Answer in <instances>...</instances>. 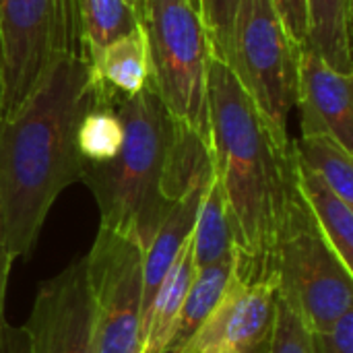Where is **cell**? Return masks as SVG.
<instances>
[{
	"label": "cell",
	"mask_w": 353,
	"mask_h": 353,
	"mask_svg": "<svg viewBox=\"0 0 353 353\" xmlns=\"http://www.w3.org/2000/svg\"><path fill=\"white\" fill-rule=\"evenodd\" d=\"M209 180L194 186L192 190H188L186 194H182L178 201L172 203L161 225L157 228L155 236L151 238L149 246L145 248V256H143V316L149 310V306H151L161 281L165 279L170 267L174 265L176 256L180 254V250L192 236L196 211H199V205H201V199H203V192H205ZM143 316H141V323H143Z\"/></svg>",
	"instance_id": "12"
},
{
	"label": "cell",
	"mask_w": 353,
	"mask_h": 353,
	"mask_svg": "<svg viewBox=\"0 0 353 353\" xmlns=\"http://www.w3.org/2000/svg\"><path fill=\"white\" fill-rule=\"evenodd\" d=\"M316 353H353V310L345 312L331 329L314 335Z\"/></svg>",
	"instance_id": "24"
},
{
	"label": "cell",
	"mask_w": 353,
	"mask_h": 353,
	"mask_svg": "<svg viewBox=\"0 0 353 353\" xmlns=\"http://www.w3.org/2000/svg\"><path fill=\"white\" fill-rule=\"evenodd\" d=\"M353 74L331 68L302 43L298 99L302 137L327 134L353 153Z\"/></svg>",
	"instance_id": "11"
},
{
	"label": "cell",
	"mask_w": 353,
	"mask_h": 353,
	"mask_svg": "<svg viewBox=\"0 0 353 353\" xmlns=\"http://www.w3.org/2000/svg\"><path fill=\"white\" fill-rule=\"evenodd\" d=\"M298 184L325 240L343 263V267L353 273V207L341 201L316 174L306 170L300 161Z\"/></svg>",
	"instance_id": "15"
},
{
	"label": "cell",
	"mask_w": 353,
	"mask_h": 353,
	"mask_svg": "<svg viewBox=\"0 0 353 353\" xmlns=\"http://www.w3.org/2000/svg\"><path fill=\"white\" fill-rule=\"evenodd\" d=\"M331 68L353 74L352 0H306V39Z\"/></svg>",
	"instance_id": "14"
},
{
	"label": "cell",
	"mask_w": 353,
	"mask_h": 353,
	"mask_svg": "<svg viewBox=\"0 0 353 353\" xmlns=\"http://www.w3.org/2000/svg\"><path fill=\"white\" fill-rule=\"evenodd\" d=\"M0 118H8L43 83L56 62L87 56L77 0H0Z\"/></svg>",
	"instance_id": "5"
},
{
	"label": "cell",
	"mask_w": 353,
	"mask_h": 353,
	"mask_svg": "<svg viewBox=\"0 0 353 353\" xmlns=\"http://www.w3.org/2000/svg\"><path fill=\"white\" fill-rule=\"evenodd\" d=\"M89 62L105 91L120 97L141 93L151 81L149 46L143 25L108 43Z\"/></svg>",
	"instance_id": "13"
},
{
	"label": "cell",
	"mask_w": 353,
	"mask_h": 353,
	"mask_svg": "<svg viewBox=\"0 0 353 353\" xmlns=\"http://www.w3.org/2000/svg\"><path fill=\"white\" fill-rule=\"evenodd\" d=\"M99 83V81H97ZM114 93L105 91L99 85V95L91 110L83 116L77 132V147L85 163L99 165L112 161L124 139V126L116 110Z\"/></svg>",
	"instance_id": "18"
},
{
	"label": "cell",
	"mask_w": 353,
	"mask_h": 353,
	"mask_svg": "<svg viewBox=\"0 0 353 353\" xmlns=\"http://www.w3.org/2000/svg\"><path fill=\"white\" fill-rule=\"evenodd\" d=\"M77 10L89 60L114 39L141 27L130 0H77Z\"/></svg>",
	"instance_id": "20"
},
{
	"label": "cell",
	"mask_w": 353,
	"mask_h": 353,
	"mask_svg": "<svg viewBox=\"0 0 353 353\" xmlns=\"http://www.w3.org/2000/svg\"><path fill=\"white\" fill-rule=\"evenodd\" d=\"M99 95L87 56L56 62L8 118H0V215L10 261L27 259L60 192L81 182L77 132Z\"/></svg>",
	"instance_id": "2"
},
{
	"label": "cell",
	"mask_w": 353,
	"mask_h": 353,
	"mask_svg": "<svg viewBox=\"0 0 353 353\" xmlns=\"http://www.w3.org/2000/svg\"><path fill=\"white\" fill-rule=\"evenodd\" d=\"M21 331V353H97L85 256L41 281Z\"/></svg>",
	"instance_id": "9"
},
{
	"label": "cell",
	"mask_w": 353,
	"mask_h": 353,
	"mask_svg": "<svg viewBox=\"0 0 353 353\" xmlns=\"http://www.w3.org/2000/svg\"><path fill=\"white\" fill-rule=\"evenodd\" d=\"M116 110L124 126L122 147L108 163H85L81 182L95 196L99 228L134 238L145 252L172 207L161 182L176 122L151 81L137 95H118Z\"/></svg>",
	"instance_id": "3"
},
{
	"label": "cell",
	"mask_w": 353,
	"mask_h": 353,
	"mask_svg": "<svg viewBox=\"0 0 353 353\" xmlns=\"http://www.w3.org/2000/svg\"><path fill=\"white\" fill-rule=\"evenodd\" d=\"M12 261L6 250L2 215H0V353H21V331L6 319V288Z\"/></svg>",
	"instance_id": "23"
},
{
	"label": "cell",
	"mask_w": 353,
	"mask_h": 353,
	"mask_svg": "<svg viewBox=\"0 0 353 353\" xmlns=\"http://www.w3.org/2000/svg\"><path fill=\"white\" fill-rule=\"evenodd\" d=\"M298 161L316 174L341 201L353 207V153L327 134L296 141Z\"/></svg>",
	"instance_id": "19"
},
{
	"label": "cell",
	"mask_w": 353,
	"mask_h": 353,
	"mask_svg": "<svg viewBox=\"0 0 353 353\" xmlns=\"http://www.w3.org/2000/svg\"><path fill=\"white\" fill-rule=\"evenodd\" d=\"M275 312L277 283H248L232 275L221 300L182 353H267Z\"/></svg>",
	"instance_id": "10"
},
{
	"label": "cell",
	"mask_w": 353,
	"mask_h": 353,
	"mask_svg": "<svg viewBox=\"0 0 353 353\" xmlns=\"http://www.w3.org/2000/svg\"><path fill=\"white\" fill-rule=\"evenodd\" d=\"M275 8L290 31V35L298 41L304 43L306 39V0H273Z\"/></svg>",
	"instance_id": "25"
},
{
	"label": "cell",
	"mask_w": 353,
	"mask_h": 353,
	"mask_svg": "<svg viewBox=\"0 0 353 353\" xmlns=\"http://www.w3.org/2000/svg\"><path fill=\"white\" fill-rule=\"evenodd\" d=\"M267 353H316L314 335L294 308V304L277 292V312L271 345Z\"/></svg>",
	"instance_id": "21"
},
{
	"label": "cell",
	"mask_w": 353,
	"mask_h": 353,
	"mask_svg": "<svg viewBox=\"0 0 353 353\" xmlns=\"http://www.w3.org/2000/svg\"><path fill=\"white\" fill-rule=\"evenodd\" d=\"M151 83L172 118L211 145L207 77L213 54L199 0H145Z\"/></svg>",
	"instance_id": "4"
},
{
	"label": "cell",
	"mask_w": 353,
	"mask_h": 353,
	"mask_svg": "<svg viewBox=\"0 0 353 353\" xmlns=\"http://www.w3.org/2000/svg\"><path fill=\"white\" fill-rule=\"evenodd\" d=\"M234 271V256L219 261L215 265L203 267L194 273L190 290L180 306V312L174 321L172 333L168 337L163 353H182L190 343L194 333L207 321L215 304L221 300Z\"/></svg>",
	"instance_id": "16"
},
{
	"label": "cell",
	"mask_w": 353,
	"mask_h": 353,
	"mask_svg": "<svg viewBox=\"0 0 353 353\" xmlns=\"http://www.w3.org/2000/svg\"><path fill=\"white\" fill-rule=\"evenodd\" d=\"M207 101L213 168L232 232V275L248 283H277L279 236L300 194L296 141L269 124L230 66L215 56Z\"/></svg>",
	"instance_id": "1"
},
{
	"label": "cell",
	"mask_w": 353,
	"mask_h": 353,
	"mask_svg": "<svg viewBox=\"0 0 353 353\" xmlns=\"http://www.w3.org/2000/svg\"><path fill=\"white\" fill-rule=\"evenodd\" d=\"M0 105H2V43H0Z\"/></svg>",
	"instance_id": "27"
},
{
	"label": "cell",
	"mask_w": 353,
	"mask_h": 353,
	"mask_svg": "<svg viewBox=\"0 0 353 353\" xmlns=\"http://www.w3.org/2000/svg\"><path fill=\"white\" fill-rule=\"evenodd\" d=\"M275 275L277 292L294 304L312 335L353 310V273L325 240L302 192L292 201L279 236Z\"/></svg>",
	"instance_id": "7"
},
{
	"label": "cell",
	"mask_w": 353,
	"mask_h": 353,
	"mask_svg": "<svg viewBox=\"0 0 353 353\" xmlns=\"http://www.w3.org/2000/svg\"><path fill=\"white\" fill-rule=\"evenodd\" d=\"M130 4H132V8L137 10L139 19L143 21V14H145V0H130Z\"/></svg>",
	"instance_id": "26"
},
{
	"label": "cell",
	"mask_w": 353,
	"mask_h": 353,
	"mask_svg": "<svg viewBox=\"0 0 353 353\" xmlns=\"http://www.w3.org/2000/svg\"><path fill=\"white\" fill-rule=\"evenodd\" d=\"M300 50L273 0H240L228 52L230 66L269 124L288 132V116L298 99Z\"/></svg>",
	"instance_id": "6"
},
{
	"label": "cell",
	"mask_w": 353,
	"mask_h": 353,
	"mask_svg": "<svg viewBox=\"0 0 353 353\" xmlns=\"http://www.w3.org/2000/svg\"><path fill=\"white\" fill-rule=\"evenodd\" d=\"M190 242H192V261L196 271L234 256L225 199L215 172L203 192Z\"/></svg>",
	"instance_id": "17"
},
{
	"label": "cell",
	"mask_w": 353,
	"mask_h": 353,
	"mask_svg": "<svg viewBox=\"0 0 353 353\" xmlns=\"http://www.w3.org/2000/svg\"><path fill=\"white\" fill-rule=\"evenodd\" d=\"M238 4L240 0H199V10L209 31L213 54L219 60H223L228 52Z\"/></svg>",
	"instance_id": "22"
},
{
	"label": "cell",
	"mask_w": 353,
	"mask_h": 353,
	"mask_svg": "<svg viewBox=\"0 0 353 353\" xmlns=\"http://www.w3.org/2000/svg\"><path fill=\"white\" fill-rule=\"evenodd\" d=\"M143 248L134 238L99 228L85 254L97 353H139L143 316Z\"/></svg>",
	"instance_id": "8"
}]
</instances>
